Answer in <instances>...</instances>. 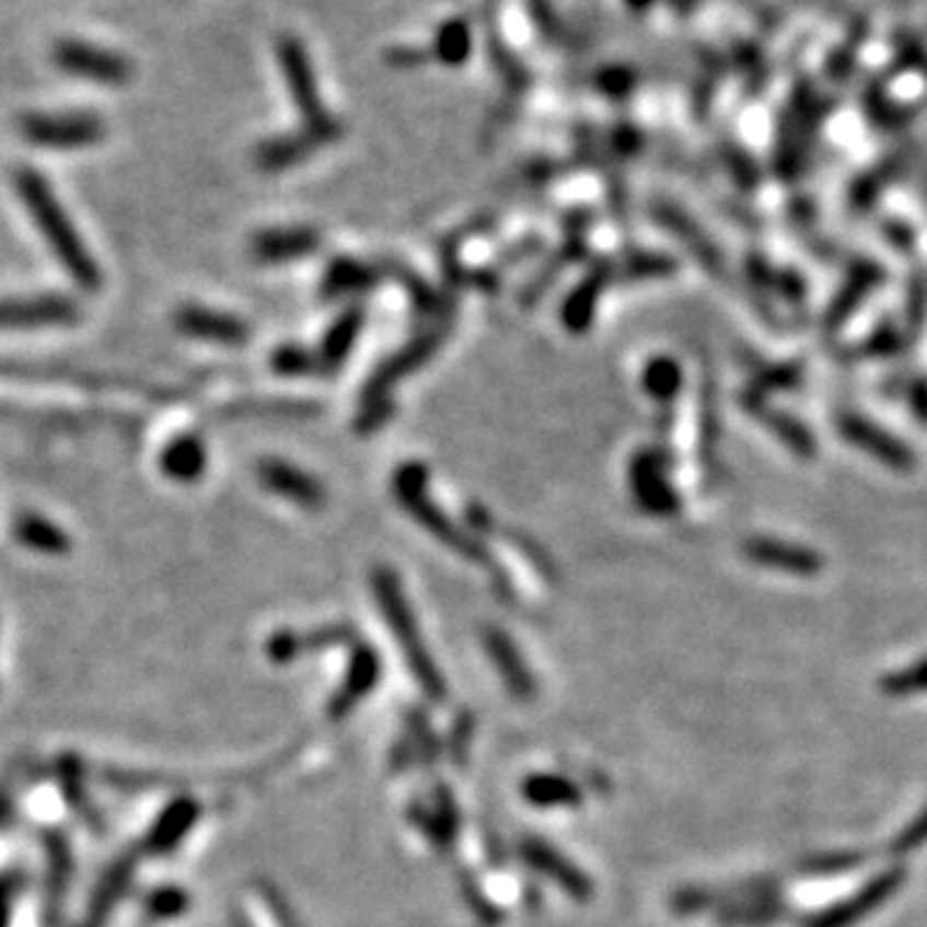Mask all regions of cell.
Here are the masks:
<instances>
[{
  "instance_id": "e0dca14e",
  "label": "cell",
  "mask_w": 927,
  "mask_h": 927,
  "mask_svg": "<svg viewBox=\"0 0 927 927\" xmlns=\"http://www.w3.org/2000/svg\"><path fill=\"white\" fill-rule=\"evenodd\" d=\"M186 907H188V894L181 892V889H175V887L158 889V892L152 894L150 902H148V909L160 919H171L175 915H181V912H184Z\"/></svg>"
},
{
  "instance_id": "2e32d148",
  "label": "cell",
  "mask_w": 927,
  "mask_h": 927,
  "mask_svg": "<svg viewBox=\"0 0 927 927\" xmlns=\"http://www.w3.org/2000/svg\"><path fill=\"white\" fill-rule=\"evenodd\" d=\"M255 251H258L263 258H276V255H297L304 251H312V235H306V232H291V235H263L258 243H255Z\"/></svg>"
},
{
  "instance_id": "8fae6325",
  "label": "cell",
  "mask_w": 927,
  "mask_h": 927,
  "mask_svg": "<svg viewBox=\"0 0 927 927\" xmlns=\"http://www.w3.org/2000/svg\"><path fill=\"white\" fill-rule=\"evenodd\" d=\"M521 791L525 801L538 809H572L582 799L580 788L557 773H534L523 780Z\"/></svg>"
},
{
  "instance_id": "5b68a950",
  "label": "cell",
  "mask_w": 927,
  "mask_h": 927,
  "mask_svg": "<svg viewBox=\"0 0 927 927\" xmlns=\"http://www.w3.org/2000/svg\"><path fill=\"white\" fill-rule=\"evenodd\" d=\"M518 850H521V858L525 864L546 876V879H552L567 896H572V900L578 902H588L590 896H593V881L588 879V873L580 871L565 853L552 848L542 837H523Z\"/></svg>"
},
{
  "instance_id": "277c9868",
  "label": "cell",
  "mask_w": 927,
  "mask_h": 927,
  "mask_svg": "<svg viewBox=\"0 0 927 927\" xmlns=\"http://www.w3.org/2000/svg\"><path fill=\"white\" fill-rule=\"evenodd\" d=\"M53 60L57 68L70 72V76L93 80L99 85H127L131 78V62L127 57L88 42H60L55 47Z\"/></svg>"
},
{
  "instance_id": "8992f818",
  "label": "cell",
  "mask_w": 927,
  "mask_h": 927,
  "mask_svg": "<svg viewBox=\"0 0 927 927\" xmlns=\"http://www.w3.org/2000/svg\"><path fill=\"white\" fill-rule=\"evenodd\" d=\"M80 315V306L70 297L44 294L32 299H0V331L3 327L70 325Z\"/></svg>"
},
{
  "instance_id": "9a60e30c",
  "label": "cell",
  "mask_w": 927,
  "mask_h": 927,
  "mask_svg": "<svg viewBox=\"0 0 927 927\" xmlns=\"http://www.w3.org/2000/svg\"><path fill=\"white\" fill-rule=\"evenodd\" d=\"M13 534L28 549L42 554H65L70 549V538L60 525L36 513L19 515L16 523H13Z\"/></svg>"
},
{
  "instance_id": "ba28073f",
  "label": "cell",
  "mask_w": 927,
  "mask_h": 927,
  "mask_svg": "<svg viewBox=\"0 0 927 927\" xmlns=\"http://www.w3.org/2000/svg\"><path fill=\"white\" fill-rule=\"evenodd\" d=\"M485 647L493 657V665L498 668V673L506 683V688L513 693L515 698H534L536 693V681L531 675V670L525 668L521 652H518L513 641H510L502 631H487L485 634Z\"/></svg>"
},
{
  "instance_id": "3957f363",
  "label": "cell",
  "mask_w": 927,
  "mask_h": 927,
  "mask_svg": "<svg viewBox=\"0 0 927 927\" xmlns=\"http://www.w3.org/2000/svg\"><path fill=\"white\" fill-rule=\"evenodd\" d=\"M21 137L44 150H83L106 137V124L91 112L26 114L19 124Z\"/></svg>"
},
{
  "instance_id": "52a82bcc",
  "label": "cell",
  "mask_w": 927,
  "mask_h": 927,
  "mask_svg": "<svg viewBox=\"0 0 927 927\" xmlns=\"http://www.w3.org/2000/svg\"><path fill=\"white\" fill-rule=\"evenodd\" d=\"M379 675H382V662H379L376 649L356 645L354 654H350V668L346 677H343V685L335 691L331 706H327V717L335 721L346 719L348 714L376 688Z\"/></svg>"
},
{
  "instance_id": "ac0fdd59",
  "label": "cell",
  "mask_w": 927,
  "mask_h": 927,
  "mask_svg": "<svg viewBox=\"0 0 927 927\" xmlns=\"http://www.w3.org/2000/svg\"><path fill=\"white\" fill-rule=\"evenodd\" d=\"M472 734H474V719L464 714V717L459 719V725L454 727V732H451V744H449L451 757H454L459 765H464L466 755H470Z\"/></svg>"
},
{
  "instance_id": "d6986e66",
  "label": "cell",
  "mask_w": 927,
  "mask_h": 927,
  "mask_svg": "<svg viewBox=\"0 0 927 927\" xmlns=\"http://www.w3.org/2000/svg\"><path fill=\"white\" fill-rule=\"evenodd\" d=\"M631 5H637V9H647L649 3H652V0H629Z\"/></svg>"
},
{
  "instance_id": "30bf717a",
  "label": "cell",
  "mask_w": 927,
  "mask_h": 927,
  "mask_svg": "<svg viewBox=\"0 0 927 927\" xmlns=\"http://www.w3.org/2000/svg\"><path fill=\"white\" fill-rule=\"evenodd\" d=\"M175 325H178V331L204 340L237 343L245 338V327L240 325L235 317L201 310V306H184V310L175 315Z\"/></svg>"
},
{
  "instance_id": "7c38bea8",
  "label": "cell",
  "mask_w": 927,
  "mask_h": 927,
  "mask_svg": "<svg viewBox=\"0 0 927 927\" xmlns=\"http://www.w3.org/2000/svg\"><path fill=\"white\" fill-rule=\"evenodd\" d=\"M260 479L263 485L271 487V490L281 493L283 498L297 500L299 506L306 508H315L323 502V490H320V485L312 477H304L302 472L291 470L287 464L279 462H268L260 466Z\"/></svg>"
},
{
  "instance_id": "5bb4252c",
  "label": "cell",
  "mask_w": 927,
  "mask_h": 927,
  "mask_svg": "<svg viewBox=\"0 0 927 927\" xmlns=\"http://www.w3.org/2000/svg\"><path fill=\"white\" fill-rule=\"evenodd\" d=\"M160 466L175 482L199 479L204 466H207V454H204L201 441L196 436L175 438L165 447L163 456H160Z\"/></svg>"
},
{
  "instance_id": "6da1fadb",
  "label": "cell",
  "mask_w": 927,
  "mask_h": 927,
  "mask_svg": "<svg viewBox=\"0 0 927 927\" xmlns=\"http://www.w3.org/2000/svg\"><path fill=\"white\" fill-rule=\"evenodd\" d=\"M13 186H16L21 201L26 204L36 230L47 240L49 251L62 263L65 271L70 274V279L85 291H96L101 281H104L99 263L88 253L76 224L70 222L68 211L57 201L49 181L44 178L39 171H34V167H19V171L13 173Z\"/></svg>"
},
{
  "instance_id": "4fadbf2b",
  "label": "cell",
  "mask_w": 927,
  "mask_h": 927,
  "mask_svg": "<svg viewBox=\"0 0 927 927\" xmlns=\"http://www.w3.org/2000/svg\"><path fill=\"white\" fill-rule=\"evenodd\" d=\"M415 820L428 835V841L436 845L438 850H449L451 843L456 841L459 830V812L456 801L447 788H436L433 793V807L426 812H415Z\"/></svg>"
},
{
  "instance_id": "7a4b0ae2",
  "label": "cell",
  "mask_w": 927,
  "mask_h": 927,
  "mask_svg": "<svg viewBox=\"0 0 927 927\" xmlns=\"http://www.w3.org/2000/svg\"><path fill=\"white\" fill-rule=\"evenodd\" d=\"M374 590L379 609H382L386 624H390L394 637H397L399 649H403L407 660V668H410L415 681H418L420 691L426 693L428 698L441 700L447 696V683H443V675L438 673L436 662L430 660L428 649L422 645L418 624H415V616L410 613V605L405 601V593L403 588H399L397 578H394L392 572H386V569H379L374 575Z\"/></svg>"
},
{
  "instance_id": "9c48e42d",
  "label": "cell",
  "mask_w": 927,
  "mask_h": 927,
  "mask_svg": "<svg viewBox=\"0 0 927 927\" xmlns=\"http://www.w3.org/2000/svg\"><path fill=\"white\" fill-rule=\"evenodd\" d=\"M199 820V804L194 799H175L163 814L158 816L155 827L150 832V850L152 853H171L178 848V843L192 832Z\"/></svg>"
}]
</instances>
